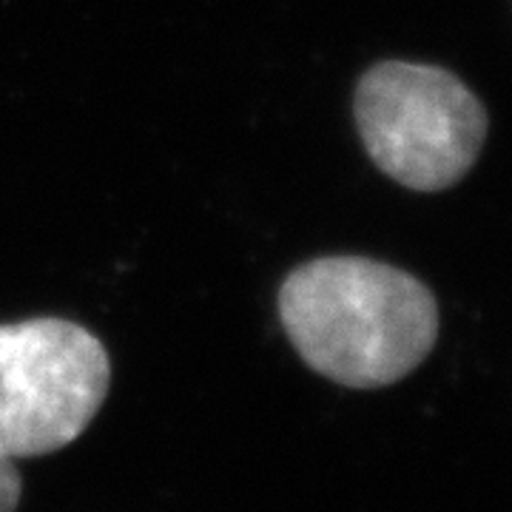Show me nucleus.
<instances>
[{
	"instance_id": "obj_3",
	"label": "nucleus",
	"mask_w": 512,
	"mask_h": 512,
	"mask_svg": "<svg viewBox=\"0 0 512 512\" xmlns=\"http://www.w3.org/2000/svg\"><path fill=\"white\" fill-rule=\"evenodd\" d=\"M103 342L69 319L0 325V453L49 456L89 427L109 396Z\"/></svg>"
},
{
	"instance_id": "obj_1",
	"label": "nucleus",
	"mask_w": 512,
	"mask_h": 512,
	"mask_svg": "<svg viewBox=\"0 0 512 512\" xmlns=\"http://www.w3.org/2000/svg\"><path fill=\"white\" fill-rule=\"evenodd\" d=\"M279 319L302 362L356 390L413 373L439 339V305L427 285L367 256H322L279 291Z\"/></svg>"
},
{
	"instance_id": "obj_2",
	"label": "nucleus",
	"mask_w": 512,
	"mask_h": 512,
	"mask_svg": "<svg viewBox=\"0 0 512 512\" xmlns=\"http://www.w3.org/2000/svg\"><path fill=\"white\" fill-rule=\"evenodd\" d=\"M356 126L370 160L413 191H444L473 168L487 137V111L456 74L387 60L356 86Z\"/></svg>"
},
{
	"instance_id": "obj_4",
	"label": "nucleus",
	"mask_w": 512,
	"mask_h": 512,
	"mask_svg": "<svg viewBox=\"0 0 512 512\" xmlns=\"http://www.w3.org/2000/svg\"><path fill=\"white\" fill-rule=\"evenodd\" d=\"M20 493H23V484H20L18 467L12 458L0 453V512L18 510Z\"/></svg>"
}]
</instances>
